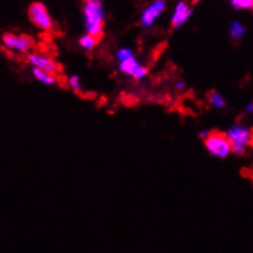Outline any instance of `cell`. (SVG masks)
<instances>
[{
	"label": "cell",
	"mask_w": 253,
	"mask_h": 253,
	"mask_svg": "<svg viewBox=\"0 0 253 253\" xmlns=\"http://www.w3.org/2000/svg\"><path fill=\"white\" fill-rule=\"evenodd\" d=\"M83 17L86 34L101 40L106 21V12L100 2H85L83 7Z\"/></svg>",
	"instance_id": "6da1fadb"
},
{
	"label": "cell",
	"mask_w": 253,
	"mask_h": 253,
	"mask_svg": "<svg viewBox=\"0 0 253 253\" xmlns=\"http://www.w3.org/2000/svg\"><path fill=\"white\" fill-rule=\"evenodd\" d=\"M225 134L231 143L232 154L235 155H245L247 149L253 145V130L250 126L241 123L231 126Z\"/></svg>",
	"instance_id": "7a4b0ae2"
},
{
	"label": "cell",
	"mask_w": 253,
	"mask_h": 253,
	"mask_svg": "<svg viewBox=\"0 0 253 253\" xmlns=\"http://www.w3.org/2000/svg\"><path fill=\"white\" fill-rule=\"evenodd\" d=\"M204 146L208 153L216 159H226L232 153L231 143L226 134L220 131H211V135L204 140Z\"/></svg>",
	"instance_id": "3957f363"
},
{
	"label": "cell",
	"mask_w": 253,
	"mask_h": 253,
	"mask_svg": "<svg viewBox=\"0 0 253 253\" xmlns=\"http://www.w3.org/2000/svg\"><path fill=\"white\" fill-rule=\"evenodd\" d=\"M30 21L35 27L43 32H48L53 29V19L48 11L47 6L41 1L32 2L27 10Z\"/></svg>",
	"instance_id": "277c9868"
},
{
	"label": "cell",
	"mask_w": 253,
	"mask_h": 253,
	"mask_svg": "<svg viewBox=\"0 0 253 253\" xmlns=\"http://www.w3.org/2000/svg\"><path fill=\"white\" fill-rule=\"evenodd\" d=\"M2 47L12 52L22 53V54H30L31 49L34 48L35 41L32 37L27 35H16L11 32H6L2 35L1 39Z\"/></svg>",
	"instance_id": "5b68a950"
},
{
	"label": "cell",
	"mask_w": 253,
	"mask_h": 253,
	"mask_svg": "<svg viewBox=\"0 0 253 253\" xmlns=\"http://www.w3.org/2000/svg\"><path fill=\"white\" fill-rule=\"evenodd\" d=\"M166 7H168L166 0H153L151 2H149L141 11L140 17H139V25L143 29L153 27L155 22L160 19L161 15L165 12Z\"/></svg>",
	"instance_id": "8992f818"
},
{
	"label": "cell",
	"mask_w": 253,
	"mask_h": 253,
	"mask_svg": "<svg viewBox=\"0 0 253 253\" xmlns=\"http://www.w3.org/2000/svg\"><path fill=\"white\" fill-rule=\"evenodd\" d=\"M192 14H193V9L191 5L186 1V0H178L174 5V10L172 12L171 16V24L172 30H178L191 19Z\"/></svg>",
	"instance_id": "52a82bcc"
},
{
	"label": "cell",
	"mask_w": 253,
	"mask_h": 253,
	"mask_svg": "<svg viewBox=\"0 0 253 253\" xmlns=\"http://www.w3.org/2000/svg\"><path fill=\"white\" fill-rule=\"evenodd\" d=\"M27 62L31 65L32 68H36V69L43 70V72L50 73V74H55L58 73V64L52 57L49 55L41 54V53H30L27 55Z\"/></svg>",
	"instance_id": "ba28073f"
},
{
	"label": "cell",
	"mask_w": 253,
	"mask_h": 253,
	"mask_svg": "<svg viewBox=\"0 0 253 253\" xmlns=\"http://www.w3.org/2000/svg\"><path fill=\"white\" fill-rule=\"evenodd\" d=\"M141 67H143V65L140 64V62H139L135 57H131L129 58V59L125 60V62L120 63L121 73H123V74L126 75V77H131V78L134 77V74H135Z\"/></svg>",
	"instance_id": "9c48e42d"
},
{
	"label": "cell",
	"mask_w": 253,
	"mask_h": 253,
	"mask_svg": "<svg viewBox=\"0 0 253 253\" xmlns=\"http://www.w3.org/2000/svg\"><path fill=\"white\" fill-rule=\"evenodd\" d=\"M229 37L235 42L241 41L246 35V27L242 22L240 21H232L229 26Z\"/></svg>",
	"instance_id": "30bf717a"
},
{
	"label": "cell",
	"mask_w": 253,
	"mask_h": 253,
	"mask_svg": "<svg viewBox=\"0 0 253 253\" xmlns=\"http://www.w3.org/2000/svg\"><path fill=\"white\" fill-rule=\"evenodd\" d=\"M32 75L35 77V79L39 80L40 83L44 85H54L58 83V78L55 74H50V73L43 72V70L36 69V68H32Z\"/></svg>",
	"instance_id": "8fae6325"
},
{
	"label": "cell",
	"mask_w": 253,
	"mask_h": 253,
	"mask_svg": "<svg viewBox=\"0 0 253 253\" xmlns=\"http://www.w3.org/2000/svg\"><path fill=\"white\" fill-rule=\"evenodd\" d=\"M98 42H100V39L86 34V35H83V36L80 37L78 44H79V47L82 48V49L87 50V52H91L92 49H95V47L98 44Z\"/></svg>",
	"instance_id": "7c38bea8"
},
{
	"label": "cell",
	"mask_w": 253,
	"mask_h": 253,
	"mask_svg": "<svg viewBox=\"0 0 253 253\" xmlns=\"http://www.w3.org/2000/svg\"><path fill=\"white\" fill-rule=\"evenodd\" d=\"M208 102L211 103V107H214L215 110H222V108L226 107L227 105L224 96L215 90L211 91V92L208 93Z\"/></svg>",
	"instance_id": "4fadbf2b"
},
{
	"label": "cell",
	"mask_w": 253,
	"mask_h": 253,
	"mask_svg": "<svg viewBox=\"0 0 253 253\" xmlns=\"http://www.w3.org/2000/svg\"><path fill=\"white\" fill-rule=\"evenodd\" d=\"M230 4L235 10L253 9V0H230Z\"/></svg>",
	"instance_id": "5bb4252c"
},
{
	"label": "cell",
	"mask_w": 253,
	"mask_h": 253,
	"mask_svg": "<svg viewBox=\"0 0 253 253\" xmlns=\"http://www.w3.org/2000/svg\"><path fill=\"white\" fill-rule=\"evenodd\" d=\"M131 57H134V52L133 49H130V48L128 47H122L116 52V58H117L118 63L125 62V60L129 59V58Z\"/></svg>",
	"instance_id": "9a60e30c"
},
{
	"label": "cell",
	"mask_w": 253,
	"mask_h": 253,
	"mask_svg": "<svg viewBox=\"0 0 253 253\" xmlns=\"http://www.w3.org/2000/svg\"><path fill=\"white\" fill-rule=\"evenodd\" d=\"M67 84L70 88H73L77 92L82 91V80H80L79 75H72V77L68 78Z\"/></svg>",
	"instance_id": "2e32d148"
},
{
	"label": "cell",
	"mask_w": 253,
	"mask_h": 253,
	"mask_svg": "<svg viewBox=\"0 0 253 253\" xmlns=\"http://www.w3.org/2000/svg\"><path fill=\"white\" fill-rule=\"evenodd\" d=\"M148 74H149V69H148V68H145V67H141L140 69H139L138 72H136L135 74H134L133 79H135L136 82H139V80H143L144 78H146V77H148Z\"/></svg>",
	"instance_id": "e0dca14e"
},
{
	"label": "cell",
	"mask_w": 253,
	"mask_h": 253,
	"mask_svg": "<svg viewBox=\"0 0 253 253\" xmlns=\"http://www.w3.org/2000/svg\"><path fill=\"white\" fill-rule=\"evenodd\" d=\"M211 130H207V129H204V130L201 131V134H199V136H201V138L203 139V141H204L207 138H208L209 135H211Z\"/></svg>",
	"instance_id": "ac0fdd59"
},
{
	"label": "cell",
	"mask_w": 253,
	"mask_h": 253,
	"mask_svg": "<svg viewBox=\"0 0 253 253\" xmlns=\"http://www.w3.org/2000/svg\"><path fill=\"white\" fill-rule=\"evenodd\" d=\"M245 113H247V115H251V113H253V102L247 103L246 107H245Z\"/></svg>",
	"instance_id": "d6986e66"
},
{
	"label": "cell",
	"mask_w": 253,
	"mask_h": 253,
	"mask_svg": "<svg viewBox=\"0 0 253 253\" xmlns=\"http://www.w3.org/2000/svg\"><path fill=\"white\" fill-rule=\"evenodd\" d=\"M174 87H176L177 91H182L184 87H186V84H184V82H181V80H179V82L176 83Z\"/></svg>",
	"instance_id": "ffe728a7"
},
{
	"label": "cell",
	"mask_w": 253,
	"mask_h": 253,
	"mask_svg": "<svg viewBox=\"0 0 253 253\" xmlns=\"http://www.w3.org/2000/svg\"><path fill=\"white\" fill-rule=\"evenodd\" d=\"M85 2H100V4H102V0H84Z\"/></svg>",
	"instance_id": "44dd1931"
},
{
	"label": "cell",
	"mask_w": 253,
	"mask_h": 253,
	"mask_svg": "<svg viewBox=\"0 0 253 253\" xmlns=\"http://www.w3.org/2000/svg\"><path fill=\"white\" fill-rule=\"evenodd\" d=\"M199 1H202V0H192V2H193V4H197V2H199Z\"/></svg>",
	"instance_id": "7402d4cb"
},
{
	"label": "cell",
	"mask_w": 253,
	"mask_h": 253,
	"mask_svg": "<svg viewBox=\"0 0 253 253\" xmlns=\"http://www.w3.org/2000/svg\"><path fill=\"white\" fill-rule=\"evenodd\" d=\"M252 10H253V9H252Z\"/></svg>",
	"instance_id": "603a6c76"
}]
</instances>
